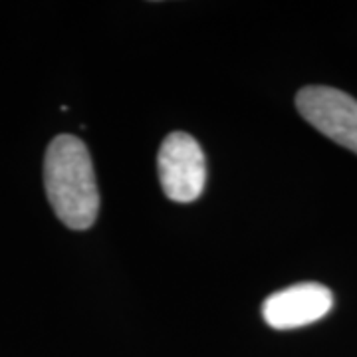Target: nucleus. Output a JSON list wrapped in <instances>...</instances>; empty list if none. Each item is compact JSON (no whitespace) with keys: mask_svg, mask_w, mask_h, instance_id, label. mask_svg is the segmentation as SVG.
Masks as SVG:
<instances>
[{"mask_svg":"<svg viewBox=\"0 0 357 357\" xmlns=\"http://www.w3.org/2000/svg\"><path fill=\"white\" fill-rule=\"evenodd\" d=\"M44 187L56 217L68 229H89L100 213V192L88 147L76 135H58L44 159Z\"/></svg>","mask_w":357,"mask_h":357,"instance_id":"f257e3e1","label":"nucleus"},{"mask_svg":"<svg viewBox=\"0 0 357 357\" xmlns=\"http://www.w3.org/2000/svg\"><path fill=\"white\" fill-rule=\"evenodd\" d=\"M159 178L165 195L175 203H192L201 197L206 183L204 153L189 133H169L157 157Z\"/></svg>","mask_w":357,"mask_h":357,"instance_id":"f03ea898","label":"nucleus"},{"mask_svg":"<svg viewBox=\"0 0 357 357\" xmlns=\"http://www.w3.org/2000/svg\"><path fill=\"white\" fill-rule=\"evenodd\" d=\"M296 107L310 126L357 155V100L328 86H307L296 96Z\"/></svg>","mask_w":357,"mask_h":357,"instance_id":"7ed1b4c3","label":"nucleus"},{"mask_svg":"<svg viewBox=\"0 0 357 357\" xmlns=\"http://www.w3.org/2000/svg\"><path fill=\"white\" fill-rule=\"evenodd\" d=\"M333 294L318 282H304L268 296L262 318L274 330H294L314 324L330 314Z\"/></svg>","mask_w":357,"mask_h":357,"instance_id":"20e7f679","label":"nucleus"}]
</instances>
